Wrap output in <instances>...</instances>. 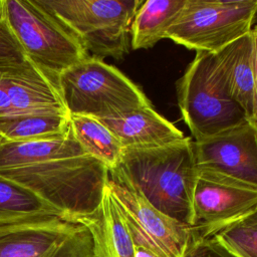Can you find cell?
I'll return each instance as SVG.
<instances>
[{
  "label": "cell",
  "instance_id": "1",
  "mask_svg": "<svg viewBox=\"0 0 257 257\" xmlns=\"http://www.w3.org/2000/svg\"><path fill=\"white\" fill-rule=\"evenodd\" d=\"M198 177L194 142L150 149H124L109 179L131 190L165 215L193 227V192Z\"/></svg>",
  "mask_w": 257,
  "mask_h": 257
},
{
  "label": "cell",
  "instance_id": "2",
  "mask_svg": "<svg viewBox=\"0 0 257 257\" xmlns=\"http://www.w3.org/2000/svg\"><path fill=\"white\" fill-rule=\"evenodd\" d=\"M0 175L29 189L73 222L99 209L109 180L108 169L88 155L2 170Z\"/></svg>",
  "mask_w": 257,
  "mask_h": 257
},
{
  "label": "cell",
  "instance_id": "3",
  "mask_svg": "<svg viewBox=\"0 0 257 257\" xmlns=\"http://www.w3.org/2000/svg\"><path fill=\"white\" fill-rule=\"evenodd\" d=\"M58 86L69 114L100 119L152 105L139 85L91 55L62 70Z\"/></svg>",
  "mask_w": 257,
  "mask_h": 257
},
{
  "label": "cell",
  "instance_id": "4",
  "mask_svg": "<svg viewBox=\"0 0 257 257\" xmlns=\"http://www.w3.org/2000/svg\"><path fill=\"white\" fill-rule=\"evenodd\" d=\"M180 111L195 141L248 121L230 95L215 53L198 51L177 83Z\"/></svg>",
  "mask_w": 257,
  "mask_h": 257
},
{
  "label": "cell",
  "instance_id": "5",
  "mask_svg": "<svg viewBox=\"0 0 257 257\" xmlns=\"http://www.w3.org/2000/svg\"><path fill=\"white\" fill-rule=\"evenodd\" d=\"M91 56L121 59L131 46V25L141 0H37Z\"/></svg>",
  "mask_w": 257,
  "mask_h": 257
},
{
  "label": "cell",
  "instance_id": "6",
  "mask_svg": "<svg viewBox=\"0 0 257 257\" xmlns=\"http://www.w3.org/2000/svg\"><path fill=\"white\" fill-rule=\"evenodd\" d=\"M1 17L25 56L59 74L89 56L78 39L37 0H2Z\"/></svg>",
  "mask_w": 257,
  "mask_h": 257
},
{
  "label": "cell",
  "instance_id": "7",
  "mask_svg": "<svg viewBox=\"0 0 257 257\" xmlns=\"http://www.w3.org/2000/svg\"><path fill=\"white\" fill-rule=\"evenodd\" d=\"M257 0H186L166 38L190 50L217 53L248 34Z\"/></svg>",
  "mask_w": 257,
  "mask_h": 257
},
{
  "label": "cell",
  "instance_id": "8",
  "mask_svg": "<svg viewBox=\"0 0 257 257\" xmlns=\"http://www.w3.org/2000/svg\"><path fill=\"white\" fill-rule=\"evenodd\" d=\"M0 257H99L89 229L58 216L0 225Z\"/></svg>",
  "mask_w": 257,
  "mask_h": 257
},
{
  "label": "cell",
  "instance_id": "9",
  "mask_svg": "<svg viewBox=\"0 0 257 257\" xmlns=\"http://www.w3.org/2000/svg\"><path fill=\"white\" fill-rule=\"evenodd\" d=\"M134 243H147L163 257H183L197 236L194 227L183 224L153 207L137 193L110 179L107 182Z\"/></svg>",
  "mask_w": 257,
  "mask_h": 257
},
{
  "label": "cell",
  "instance_id": "10",
  "mask_svg": "<svg viewBox=\"0 0 257 257\" xmlns=\"http://www.w3.org/2000/svg\"><path fill=\"white\" fill-rule=\"evenodd\" d=\"M198 171L257 191V125L245 121L194 142Z\"/></svg>",
  "mask_w": 257,
  "mask_h": 257
},
{
  "label": "cell",
  "instance_id": "11",
  "mask_svg": "<svg viewBox=\"0 0 257 257\" xmlns=\"http://www.w3.org/2000/svg\"><path fill=\"white\" fill-rule=\"evenodd\" d=\"M192 206L197 236L211 237L257 209V191L198 171Z\"/></svg>",
  "mask_w": 257,
  "mask_h": 257
},
{
  "label": "cell",
  "instance_id": "12",
  "mask_svg": "<svg viewBox=\"0 0 257 257\" xmlns=\"http://www.w3.org/2000/svg\"><path fill=\"white\" fill-rule=\"evenodd\" d=\"M219 68L232 98L248 121L257 125V100L254 50L251 31L215 53Z\"/></svg>",
  "mask_w": 257,
  "mask_h": 257
},
{
  "label": "cell",
  "instance_id": "13",
  "mask_svg": "<svg viewBox=\"0 0 257 257\" xmlns=\"http://www.w3.org/2000/svg\"><path fill=\"white\" fill-rule=\"evenodd\" d=\"M124 149H150L182 141V131L159 114L152 105L99 119Z\"/></svg>",
  "mask_w": 257,
  "mask_h": 257
},
{
  "label": "cell",
  "instance_id": "14",
  "mask_svg": "<svg viewBox=\"0 0 257 257\" xmlns=\"http://www.w3.org/2000/svg\"><path fill=\"white\" fill-rule=\"evenodd\" d=\"M77 223L91 232L99 257H135L133 237L107 185L99 209Z\"/></svg>",
  "mask_w": 257,
  "mask_h": 257
},
{
  "label": "cell",
  "instance_id": "15",
  "mask_svg": "<svg viewBox=\"0 0 257 257\" xmlns=\"http://www.w3.org/2000/svg\"><path fill=\"white\" fill-rule=\"evenodd\" d=\"M83 155L87 154L76 141L71 130L66 136L58 139L27 142L5 141L0 147V171Z\"/></svg>",
  "mask_w": 257,
  "mask_h": 257
},
{
  "label": "cell",
  "instance_id": "16",
  "mask_svg": "<svg viewBox=\"0 0 257 257\" xmlns=\"http://www.w3.org/2000/svg\"><path fill=\"white\" fill-rule=\"evenodd\" d=\"M186 0H148L142 3L131 25V47L148 49L166 38Z\"/></svg>",
  "mask_w": 257,
  "mask_h": 257
},
{
  "label": "cell",
  "instance_id": "17",
  "mask_svg": "<svg viewBox=\"0 0 257 257\" xmlns=\"http://www.w3.org/2000/svg\"><path fill=\"white\" fill-rule=\"evenodd\" d=\"M70 130L67 111L29 112L0 118V135L10 142L58 139Z\"/></svg>",
  "mask_w": 257,
  "mask_h": 257
},
{
  "label": "cell",
  "instance_id": "18",
  "mask_svg": "<svg viewBox=\"0 0 257 257\" xmlns=\"http://www.w3.org/2000/svg\"><path fill=\"white\" fill-rule=\"evenodd\" d=\"M70 123L72 134L85 154L102 163L108 172L118 166L124 148L99 119L70 114Z\"/></svg>",
  "mask_w": 257,
  "mask_h": 257
},
{
  "label": "cell",
  "instance_id": "19",
  "mask_svg": "<svg viewBox=\"0 0 257 257\" xmlns=\"http://www.w3.org/2000/svg\"><path fill=\"white\" fill-rule=\"evenodd\" d=\"M61 213L22 185L0 175V225Z\"/></svg>",
  "mask_w": 257,
  "mask_h": 257
},
{
  "label": "cell",
  "instance_id": "20",
  "mask_svg": "<svg viewBox=\"0 0 257 257\" xmlns=\"http://www.w3.org/2000/svg\"><path fill=\"white\" fill-rule=\"evenodd\" d=\"M213 237L238 257H257V229L234 223Z\"/></svg>",
  "mask_w": 257,
  "mask_h": 257
},
{
  "label": "cell",
  "instance_id": "21",
  "mask_svg": "<svg viewBox=\"0 0 257 257\" xmlns=\"http://www.w3.org/2000/svg\"><path fill=\"white\" fill-rule=\"evenodd\" d=\"M27 60L25 53L6 22L0 19V66L18 65Z\"/></svg>",
  "mask_w": 257,
  "mask_h": 257
},
{
  "label": "cell",
  "instance_id": "22",
  "mask_svg": "<svg viewBox=\"0 0 257 257\" xmlns=\"http://www.w3.org/2000/svg\"><path fill=\"white\" fill-rule=\"evenodd\" d=\"M183 257H238L213 236L206 238L196 237Z\"/></svg>",
  "mask_w": 257,
  "mask_h": 257
},
{
  "label": "cell",
  "instance_id": "23",
  "mask_svg": "<svg viewBox=\"0 0 257 257\" xmlns=\"http://www.w3.org/2000/svg\"><path fill=\"white\" fill-rule=\"evenodd\" d=\"M12 66H0V118L17 114L9 97L10 70Z\"/></svg>",
  "mask_w": 257,
  "mask_h": 257
},
{
  "label": "cell",
  "instance_id": "24",
  "mask_svg": "<svg viewBox=\"0 0 257 257\" xmlns=\"http://www.w3.org/2000/svg\"><path fill=\"white\" fill-rule=\"evenodd\" d=\"M135 257H163L147 243L135 244Z\"/></svg>",
  "mask_w": 257,
  "mask_h": 257
},
{
  "label": "cell",
  "instance_id": "25",
  "mask_svg": "<svg viewBox=\"0 0 257 257\" xmlns=\"http://www.w3.org/2000/svg\"><path fill=\"white\" fill-rule=\"evenodd\" d=\"M254 50V66H255V83H256V100H257V24L251 30Z\"/></svg>",
  "mask_w": 257,
  "mask_h": 257
},
{
  "label": "cell",
  "instance_id": "26",
  "mask_svg": "<svg viewBox=\"0 0 257 257\" xmlns=\"http://www.w3.org/2000/svg\"><path fill=\"white\" fill-rule=\"evenodd\" d=\"M239 222L244 225L257 229V209H255L252 213H250L248 216H246L244 219H242Z\"/></svg>",
  "mask_w": 257,
  "mask_h": 257
},
{
  "label": "cell",
  "instance_id": "27",
  "mask_svg": "<svg viewBox=\"0 0 257 257\" xmlns=\"http://www.w3.org/2000/svg\"><path fill=\"white\" fill-rule=\"evenodd\" d=\"M4 142H5V139H4V138H3V137L0 135V147L2 146V144H3Z\"/></svg>",
  "mask_w": 257,
  "mask_h": 257
},
{
  "label": "cell",
  "instance_id": "28",
  "mask_svg": "<svg viewBox=\"0 0 257 257\" xmlns=\"http://www.w3.org/2000/svg\"><path fill=\"white\" fill-rule=\"evenodd\" d=\"M1 7H2V0H0V19L2 18L1 17Z\"/></svg>",
  "mask_w": 257,
  "mask_h": 257
},
{
  "label": "cell",
  "instance_id": "29",
  "mask_svg": "<svg viewBox=\"0 0 257 257\" xmlns=\"http://www.w3.org/2000/svg\"><path fill=\"white\" fill-rule=\"evenodd\" d=\"M256 18H257V14H256Z\"/></svg>",
  "mask_w": 257,
  "mask_h": 257
}]
</instances>
